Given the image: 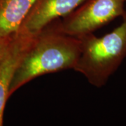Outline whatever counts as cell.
<instances>
[{"instance_id": "obj_2", "label": "cell", "mask_w": 126, "mask_h": 126, "mask_svg": "<svg viewBox=\"0 0 126 126\" xmlns=\"http://www.w3.org/2000/svg\"><path fill=\"white\" fill-rule=\"evenodd\" d=\"M123 22L102 37L90 33L79 37L81 50L74 69L84 75L91 85L102 87L126 57V11Z\"/></svg>"}, {"instance_id": "obj_1", "label": "cell", "mask_w": 126, "mask_h": 126, "mask_svg": "<svg viewBox=\"0 0 126 126\" xmlns=\"http://www.w3.org/2000/svg\"><path fill=\"white\" fill-rule=\"evenodd\" d=\"M58 20L36 34L18 64L9 88V97L36 77L74 69L81 50V39L64 33Z\"/></svg>"}, {"instance_id": "obj_3", "label": "cell", "mask_w": 126, "mask_h": 126, "mask_svg": "<svg viewBox=\"0 0 126 126\" xmlns=\"http://www.w3.org/2000/svg\"><path fill=\"white\" fill-rule=\"evenodd\" d=\"M126 0H86L59 21L62 31L75 37L93 33L124 13Z\"/></svg>"}, {"instance_id": "obj_4", "label": "cell", "mask_w": 126, "mask_h": 126, "mask_svg": "<svg viewBox=\"0 0 126 126\" xmlns=\"http://www.w3.org/2000/svg\"><path fill=\"white\" fill-rule=\"evenodd\" d=\"M86 0H35L18 31L36 35L50 23L64 17Z\"/></svg>"}, {"instance_id": "obj_7", "label": "cell", "mask_w": 126, "mask_h": 126, "mask_svg": "<svg viewBox=\"0 0 126 126\" xmlns=\"http://www.w3.org/2000/svg\"><path fill=\"white\" fill-rule=\"evenodd\" d=\"M13 36H9V37H4L0 38V60H1L2 57L4 56L6 50L7 49L11 41L13 38Z\"/></svg>"}, {"instance_id": "obj_6", "label": "cell", "mask_w": 126, "mask_h": 126, "mask_svg": "<svg viewBox=\"0 0 126 126\" xmlns=\"http://www.w3.org/2000/svg\"><path fill=\"white\" fill-rule=\"evenodd\" d=\"M35 0H0V38L18 32Z\"/></svg>"}, {"instance_id": "obj_5", "label": "cell", "mask_w": 126, "mask_h": 126, "mask_svg": "<svg viewBox=\"0 0 126 126\" xmlns=\"http://www.w3.org/2000/svg\"><path fill=\"white\" fill-rule=\"evenodd\" d=\"M35 36L17 32L0 60V126H3L5 105L9 98V88L12 79Z\"/></svg>"}]
</instances>
